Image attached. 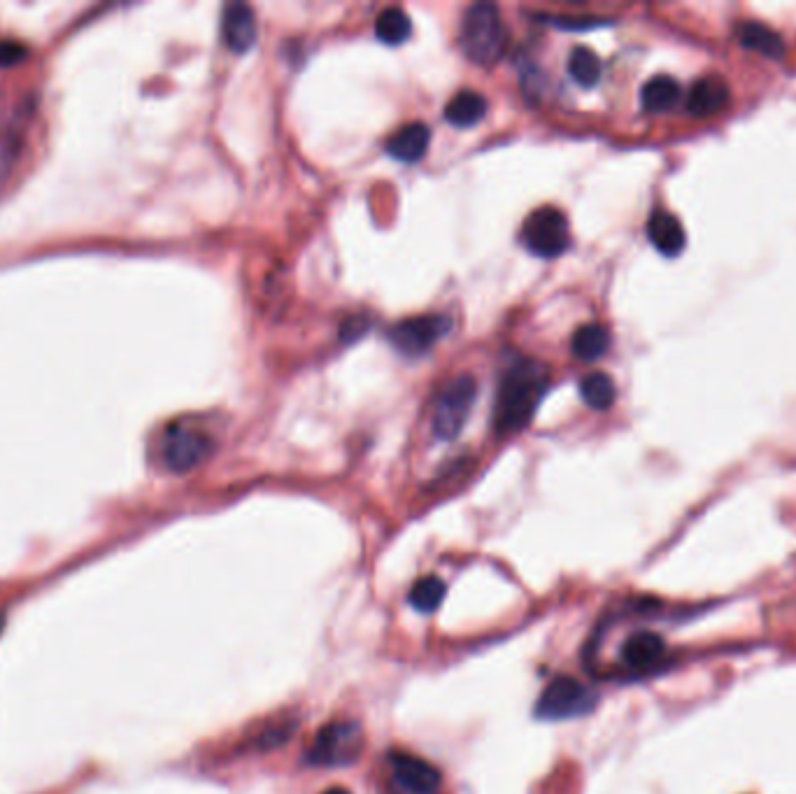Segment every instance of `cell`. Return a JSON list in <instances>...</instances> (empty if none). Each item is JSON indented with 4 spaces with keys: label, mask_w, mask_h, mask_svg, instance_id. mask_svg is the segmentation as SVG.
I'll list each match as a JSON object with an SVG mask.
<instances>
[{
    "label": "cell",
    "mask_w": 796,
    "mask_h": 794,
    "mask_svg": "<svg viewBox=\"0 0 796 794\" xmlns=\"http://www.w3.org/2000/svg\"><path fill=\"white\" fill-rule=\"evenodd\" d=\"M734 33L741 47L750 49V52H759L773 61L785 59L787 45L783 35H778L773 28L759 24V21H741V24H736Z\"/></svg>",
    "instance_id": "obj_14"
},
{
    "label": "cell",
    "mask_w": 796,
    "mask_h": 794,
    "mask_svg": "<svg viewBox=\"0 0 796 794\" xmlns=\"http://www.w3.org/2000/svg\"><path fill=\"white\" fill-rule=\"evenodd\" d=\"M554 26L568 28V31H587V28H599L606 26V21H571V19H550Z\"/></svg>",
    "instance_id": "obj_27"
},
{
    "label": "cell",
    "mask_w": 796,
    "mask_h": 794,
    "mask_svg": "<svg viewBox=\"0 0 796 794\" xmlns=\"http://www.w3.org/2000/svg\"><path fill=\"white\" fill-rule=\"evenodd\" d=\"M163 462L173 473H189L212 452V438L191 427H170L163 436Z\"/></svg>",
    "instance_id": "obj_7"
},
{
    "label": "cell",
    "mask_w": 796,
    "mask_h": 794,
    "mask_svg": "<svg viewBox=\"0 0 796 794\" xmlns=\"http://www.w3.org/2000/svg\"><path fill=\"white\" fill-rule=\"evenodd\" d=\"M522 240L531 254L540 259H557L568 250L571 236H568V222L564 212L545 205L533 210L524 222Z\"/></svg>",
    "instance_id": "obj_5"
},
{
    "label": "cell",
    "mask_w": 796,
    "mask_h": 794,
    "mask_svg": "<svg viewBox=\"0 0 796 794\" xmlns=\"http://www.w3.org/2000/svg\"><path fill=\"white\" fill-rule=\"evenodd\" d=\"M431 131L426 124H408L401 126L392 138L387 140L389 157H394L403 163L419 161L429 150Z\"/></svg>",
    "instance_id": "obj_15"
},
{
    "label": "cell",
    "mask_w": 796,
    "mask_h": 794,
    "mask_svg": "<svg viewBox=\"0 0 796 794\" xmlns=\"http://www.w3.org/2000/svg\"><path fill=\"white\" fill-rule=\"evenodd\" d=\"M28 56V49L14 40H0V68H12Z\"/></svg>",
    "instance_id": "obj_25"
},
{
    "label": "cell",
    "mask_w": 796,
    "mask_h": 794,
    "mask_svg": "<svg viewBox=\"0 0 796 794\" xmlns=\"http://www.w3.org/2000/svg\"><path fill=\"white\" fill-rule=\"evenodd\" d=\"M568 75H571L573 82L580 84V87L592 89L601 82L603 63L592 49L575 47L571 52V59H568Z\"/></svg>",
    "instance_id": "obj_19"
},
{
    "label": "cell",
    "mask_w": 796,
    "mask_h": 794,
    "mask_svg": "<svg viewBox=\"0 0 796 794\" xmlns=\"http://www.w3.org/2000/svg\"><path fill=\"white\" fill-rule=\"evenodd\" d=\"M392 774L396 792L405 794H438L440 774L429 762L419 757L396 753L392 755Z\"/></svg>",
    "instance_id": "obj_9"
},
{
    "label": "cell",
    "mask_w": 796,
    "mask_h": 794,
    "mask_svg": "<svg viewBox=\"0 0 796 794\" xmlns=\"http://www.w3.org/2000/svg\"><path fill=\"white\" fill-rule=\"evenodd\" d=\"M682 89L678 80L668 75H657L643 84L641 89V105L650 115H662V112L673 110L680 103Z\"/></svg>",
    "instance_id": "obj_16"
},
{
    "label": "cell",
    "mask_w": 796,
    "mask_h": 794,
    "mask_svg": "<svg viewBox=\"0 0 796 794\" xmlns=\"http://www.w3.org/2000/svg\"><path fill=\"white\" fill-rule=\"evenodd\" d=\"M487 98L478 91H459L457 96L447 103L445 119L457 129H471L487 117Z\"/></svg>",
    "instance_id": "obj_17"
},
{
    "label": "cell",
    "mask_w": 796,
    "mask_h": 794,
    "mask_svg": "<svg viewBox=\"0 0 796 794\" xmlns=\"http://www.w3.org/2000/svg\"><path fill=\"white\" fill-rule=\"evenodd\" d=\"M445 583L436 576H426L417 580L410 590V606L419 613H436L445 599Z\"/></svg>",
    "instance_id": "obj_23"
},
{
    "label": "cell",
    "mask_w": 796,
    "mask_h": 794,
    "mask_svg": "<svg viewBox=\"0 0 796 794\" xmlns=\"http://www.w3.org/2000/svg\"><path fill=\"white\" fill-rule=\"evenodd\" d=\"M24 150V129L19 124L5 126L0 131V189L10 180Z\"/></svg>",
    "instance_id": "obj_22"
},
{
    "label": "cell",
    "mask_w": 796,
    "mask_h": 794,
    "mask_svg": "<svg viewBox=\"0 0 796 794\" xmlns=\"http://www.w3.org/2000/svg\"><path fill=\"white\" fill-rule=\"evenodd\" d=\"M222 31L229 49H233L236 54L250 52L254 42H257V17H254L252 7L243 3H233L226 7Z\"/></svg>",
    "instance_id": "obj_10"
},
{
    "label": "cell",
    "mask_w": 796,
    "mask_h": 794,
    "mask_svg": "<svg viewBox=\"0 0 796 794\" xmlns=\"http://www.w3.org/2000/svg\"><path fill=\"white\" fill-rule=\"evenodd\" d=\"M648 238L655 245L659 254H664L668 259L680 257L682 250L687 245L685 229H682L680 219L671 215L666 210H655L648 219Z\"/></svg>",
    "instance_id": "obj_11"
},
{
    "label": "cell",
    "mask_w": 796,
    "mask_h": 794,
    "mask_svg": "<svg viewBox=\"0 0 796 794\" xmlns=\"http://www.w3.org/2000/svg\"><path fill=\"white\" fill-rule=\"evenodd\" d=\"M364 732L357 722H331L319 729L308 750V762L317 767H343L359 760Z\"/></svg>",
    "instance_id": "obj_3"
},
{
    "label": "cell",
    "mask_w": 796,
    "mask_h": 794,
    "mask_svg": "<svg viewBox=\"0 0 796 794\" xmlns=\"http://www.w3.org/2000/svg\"><path fill=\"white\" fill-rule=\"evenodd\" d=\"M368 326H371V322H368L366 317H350L343 324V329H340V338H343L345 343H352V340L364 336V333L368 331Z\"/></svg>",
    "instance_id": "obj_26"
},
{
    "label": "cell",
    "mask_w": 796,
    "mask_h": 794,
    "mask_svg": "<svg viewBox=\"0 0 796 794\" xmlns=\"http://www.w3.org/2000/svg\"><path fill=\"white\" fill-rule=\"evenodd\" d=\"M478 399V382L473 375H459L450 385L445 387V392L440 394L436 403V413H433V434L440 441H452L461 434V429L466 427L468 415H471L473 403Z\"/></svg>",
    "instance_id": "obj_4"
},
{
    "label": "cell",
    "mask_w": 796,
    "mask_h": 794,
    "mask_svg": "<svg viewBox=\"0 0 796 794\" xmlns=\"http://www.w3.org/2000/svg\"><path fill=\"white\" fill-rule=\"evenodd\" d=\"M580 396L589 408L608 410L617 399L615 382L606 373H589L587 378L580 382Z\"/></svg>",
    "instance_id": "obj_21"
},
{
    "label": "cell",
    "mask_w": 796,
    "mask_h": 794,
    "mask_svg": "<svg viewBox=\"0 0 796 794\" xmlns=\"http://www.w3.org/2000/svg\"><path fill=\"white\" fill-rule=\"evenodd\" d=\"M3 629H5V615L0 613V634H3Z\"/></svg>",
    "instance_id": "obj_29"
},
{
    "label": "cell",
    "mask_w": 796,
    "mask_h": 794,
    "mask_svg": "<svg viewBox=\"0 0 796 794\" xmlns=\"http://www.w3.org/2000/svg\"><path fill=\"white\" fill-rule=\"evenodd\" d=\"M296 729V720L294 718H287L282 722H273V725L266 727L264 732L257 736V750H275L280 748L282 743H287L291 739V734H294Z\"/></svg>",
    "instance_id": "obj_24"
},
{
    "label": "cell",
    "mask_w": 796,
    "mask_h": 794,
    "mask_svg": "<svg viewBox=\"0 0 796 794\" xmlns=\"http://www.w3.org/2000/svg\"><path fill=\"white\" fill-rule=\"evenodd\" d=\"M666 657V641L655 632H636L622 645V662L634 671H650Z\"/></svg>",
    "instance_id": "obj_12"
},
{
    "label": "cell",
    "mask_w": 796,
    "mask_h": 794,
    "mask_svg": "<svg viewBox=\"0 0 796 794\" xmlns=\"http://www.w3.org/2000/svg\"><path fill=\"white\" fill-rule=\"evenodd\" d=\"M447 329H450V322L440 315L412 317L394 324L387 331V340L396 352L405 354V357H422L445 336Z\"/></svg>",
    "instance_id": "obj_8"
},
{
    "label": "cell",
    "mask_w": 796,
    "mask_h": 794,
    "mask_svg": "<svg viewBox=\"0 0 796 794\" xmlns=\"http://www.w3.org/2000/svg\"><path fill=\"white\" fill-rule=\"evenodd\" d=\"M322 794H352L350 790H345V788H331V790H326V792H322Z\"/></svg>",
    "instance_id": "obj_28"
},
{
    "label": "cell",
    "mask_w": 796,
    "mask_h": 794,
    "mask_svg": "<svg viewBox=\"0 0 796 794\" xmlns=\"http://www.w3.org/2000/svg\"><path fill=\"white\" fill-rule=\"evenodd\" d=\"M610 333L601 324H585L575 331L571 340V350L580 361H596L608 352Z\"/></svg>",
    "instance_id": "obj_18"
},
{
    "label": "cell",
    "mask_w": 796,
    "mask_h": 794,
    "mask_svg": "<svg viewBox=\"0 0 796 794\" xmlns=\"http://www.w3.org/2000/svg\"><path fill=\"white\" fill-rule=\"evenodd\" d=\"M729 105V89L720 77H701L687 94V112L692 117H713Z\"/></svg>",
    "instance_id": "obj_13"
},
{
    "label": "cell",
    "mask_w": 796,
    "mask_h": 794,
    "mask_svg": "<svg viewBox=\"0 0 796 794\" xmlns=\"http://www.w3.org/2000/svg\"><path fill=\"white\" fill-rule=\"evenodd\" d=\"M459 42L464 54L478 66H492L506 49V28L494 5L478 3L468 7L461 21Z\"/></svg>",
    "instance_id": "obj_2"
},
{
    "label": "cell",
    "mask_w": 796,
    "mask_h": 794,
    "mask_svg": "<svg viewBox=\"0 0 796 794\" xmlns=\"http://www.w3.org/2000/svg\"><path fill=\"white\" fill-rule=\"evenodd\" d=\"M596 706V694L580 680L559 676L540 694L536 715L540 720L580 718Z\"/></svg>",
    "instance_id": "obj_6"
},
{
    "label": "cell",
    "mask_w": 796,
    "mask_h": 794,
    "mask_svg": "<svg viewBox=\"0 0 796 794\" xmlns=\"http://www.w3.org/2000/svg\"><path fill=\"white\" fill-rule=\"evenodd\" d=\"M550 373L538 361H520L503 375L496 399L494 427L499 434H517L533 420L545 399Z\"/></svg>",
    "instance_id": "obj_1"
},
{
    "label": "cell",
    "mask_w": 796,
    "mask_h": 794,
    "mask_svg": "<svg viewBox=\"0 0 796 794\" xmlns=\"http://www.w3.org/2000/svg\"><path fill=\"white\" fill-rule=\"evenodd\" d=\"M375 35H378L380 42H385L389 47L403 45V42L412 35V21L408 14L398 10V7H387V10L378 17V21H375Z\"/></svg>",
    "instance_id": "obj_20"
}]
</instances>
